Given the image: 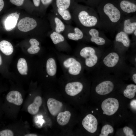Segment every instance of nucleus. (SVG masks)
Returning <instances> with one entry per match:
<instances>
[{"mask_svg":"<svg viewBox=\"0 0 136 136\" xmlns=\"http://www.w3.org/2000/svg\"><path fill=\"white\" fill-rule=\"evenodd\" d=\"M126 56L115 48L104 51L96 68L119 76L130 75L132 69L126 63Z\"/></svg>","mask_w":136,"mask_h":136,"instance_id":"f257e3e1","label":"nucleus"},{"mask_svg":"<svg viewBox=\"0 0 136 136\" xmlns=\"http://www.w3.org/2000/svg\"><path fill=\"white\" fill-rule=\"evenodd\" d=\"M55 52L62 69L63 77L67 79H75L84 75L85 69L80 60L75 56L66 54L58 51Z\"/></svg>","mask_w":136,"mask_h":136,"instance_id":"f03ea898","label":"nucleus"},{"mask_svg":"<svg viewBox=\"0 0 136 136\" xmlns=\"http://www.w3.org/2000/svg\"><path fill=\"white\" fill-rule=\"evenodd\" d=\"M104 52L92 46L80 45L75 50L74 55L81 61L85 70L91 72L98 66Z\"/></svg>","mask_w":136,"mask_h":136,"instance_id":"7ed1b4c3","label":"nucleus"},{"mask_svg":"<svg viewBox=\"0 0 136 136\" xmlns=\"http://www.w3.org/2000/svg\"><path fill=\"white\" fill-rule=\"evenodd\" d=\"M71 10L73 21L80 29L94 28L99 22L95 11L91 9L74 6Z\"/></svg>","mask_w":136,"mask_h":136,"instance_id":"20e7f679","label":"nucleus"},{"mask_svg":"<svg viewBox=\"0 0 136 136\" xmlns=\"http://www.w3.org/2000/svg\"><path fill=\"white\" fill-rule=\"evenodd\" d=\"M98 12L101 21L106 26H115L121 20V11L112 3L106 4L102 10Z\"/></svg>","mask_w":136,"mask_h":136,"instance_id":"39448f33","label":"nucleus"},{"mask_svg":"<svg viewBox=\"0 0 136 136\" xmlns=\"http://www.w3.org/2000/svg\"><path fill=\"white\" fill-rule=\"evenodd\" d=\"M49 33V37L57 51L67 53L70 52L71 48L62 34L52 30Z\"/></svg>","mask_w":136,"mask_h":136,"instance_id":"423d86ee","label":"nucleus"},{"mask_svg":"<svg viewBox=\"0 0 136 136\" xmlns=\"http://www.w3.org/2000/svg\"><path fill=\"white\" fill-rule=\"evenodd\" d=\"M62 34L66 40L75 41L84 40L89 41L87 37L80 28L71 25L66 24L65 29Z\"/></svg>","mask_w":136,"mask_h":136,"instance_id":"0eeeda50","label":"nucleus"},{"mask_svg":"<svg viewBox=\"0 0 136 136\" xmlns=\"http://www.w3.org/2000/svg\"><path fill=\"white\" fill-rule=\"evenodd\" d=\"M81 29L87 37L89 41L99 46H104L106 44V39L100 36L99 31L96 29L92 28Z\"/></svg>","mask_w":136,"mask_h":136,"instance_id":"6e6552de","label":"nucleus"},{"mask_svg":"<svg viewBox=\"0 0 136 136\" xmlns=\"http://www.w3.org/2000/svg\"><path fill=\"white\" fill-rule=\"evenodd\" d=\"M101 107L103 111V114L111 116L115 113L118 109L119 102L116 98H109L102 102Z\"/></svg>","mask_w":136,"mask_h":136,"instance_id":"1a4fd4ad","label":"nucleus"},{"mask_svg":"<svg viewBox=\"0 0 136 136\" xmlns=\"http://www.w3.org/2000/svg\"><path fill=\"white\" fill-rule=\"evenodd\" d=\"M56 59L54 51L53 54L47 59L45 65L47 77H49L53 78L56 77L57 71Z\"/></svg>","mask_w":136,"mask_h":136,"instance_id":"9d476101","label":"nucleus"},{"mask_svg":"<svg viewBox=\"0 0 136 136\" xmlns=\"http://www.w3.org/2000/svg\"><path fill=\"white\" fill-rule=\"evenodd\" d=\"M37 26L38 22L36 20L28 17L21 19L17 25L19 30L23 32H27L32 30Z\"/></svg>","mask_w":136,"mask_h":136,"instance_id":"9b49d317","label":"nucleus"},{"mask_svg":"<svg viewBox=\"0 0 136 136\" xmlns=\"http://www.w3.org/2000/svg\"><path fill=\"white\" fill-rule=\"evenodd\" d=\"M84 86L83 83L77 81L70 82L65 85V91L68 95L74 96L81 92L83 90Z\"/></svg>","mask_w":136,"mask_h":136,"instance_id":"f8f14e48","label":"nucleus"},{"mask_svg":"<svg viewBox=\"0 0 136 136\" xmlns=\"http://www.w3.org/2000/svg\"><path fill=\"white\" fill-rule=\"evenodd\" d=\"M82 124L84 128L90 133H94L97 130V120L92 114H89L86 115L83 119Z\"/></svg>","mask_w":136,"mask_h":136,"instance_id":"ddd939ff","label":"nucleus"},{"mask_svg":"<svg viewBox=\"0 0 136 136\" xmlns=\"http://www.w3.org/2000/svg\"><path fill=\"white\" fill-rule=\"evenodd\" d=\"M114 87V83L110 80H107L103 81L97 84L95 90L97 93L103 95L111 92Z\"/></svg>","mask_w":136,"mask_h":136,"instance_id":"4468645a","label":"nucleus"},{"mask_svg":"<svg viewBox=\"0 0 136 136\" xmlns=\"http://www.w3.org/2000/svg\"><path fill=\"white\" fill-rule=\"evenodd\" d=\"M49 19L52 30L62 34L65 28L64 23L54 13L50 15Z\"/></svg>","mask_w":136,"mask_h":136,"instance_id":"2eb2a0df","label":"nucleus"},{"mask_svg":"<svg viewBox=\"0 0 136 136\" xmlns=\"http://www.w3.org/2000/svg\"><path fill=\"white\" fill-rule=\"evenodd\" d=\"M115 41L123 47V53L126 56L125 51L129 48L131 43L128 35L123 31L119 32L115 36Z\"/></svg>","mask_w":136,"mask_h":136,"instance_id":"dca6fc26","label":"nucleus"},{"mask_svg":"<svg viewBox=\"0 0 136 136\" xmlns=\"http://www.w3.org/2000/svg\"><path fill=\"white\" fill-rule=\"evenodd\" d=\"M53 10V13L66 24H71L73 20L70 11L67 9L60 10L55 6L54 7Z\"/></svg>","mask_w":136,"mask_h":136,"instance_id":"f3484780","label":"nucleus"},{"mask_svg":"<svg viewBox=\"0 0 136 136\" xmlns=\"http://www.w3.org/2000/svg\"><path fill=\"white\" fill-rule=\"evenodd\" d=\"M47 105L50 113L54 116L57 115L60 112L63 106L62 102L53 98L48 99Z\"/></svg>","mask_w":136,"mask_h":136,"instance_id":"a211bd4d","label":"nucleus"},{"mask_svg":"<svg viewBox=\"0 0 136 136\" xmlns=\"http://www.w3.org/2000/svg\"><path fill=\"white\" fill-rule=\"evenodd\" d=\"M19 17V14L13 13L9 14L6 18L4 22L6 30L10 31L16 27Z\"/></svg>","mask_w":136,"mask_h":136,"instance_id":"6ab92c4d","label":"nucleus"},{"mask_svg":"<svg viewBox=\"0 0 136 136\" xmlns=\"http://www.w3.org/2000/svg\"><path fill=\"white\" fill-rule=\"evenodd\" d=\"M6 99L8 102L17 106L21 105L23 101L21 94L17 91L10 92L7 95Z\"/></svg>","mask_w":136,"mask_h":136,"instance_id":"aec40b11","label":"nucleus"},{"mask_svg":"<svg viewBox=\"0 0 136 136\" xmlns=\"http://www.w3.org/2000/svg\"><path fill=\"white\" fill-rule=\"evenodd\" d=\"M42 103V97L38 96L35 98L33 102L29 105L27 108L28 112L32 115H35L38 112L39 108Z\"/></svg>","mask_w":136,"mask_h":136,"instance_id":"412c9836","label":"nucleus"},{"mask_svg":"<svg viewBox=\"0 0 136 136\" xmlns=\"http://www.w3.org/2000/svg\"><path fill=\"white\" fill-rule=\"evenodd\" d=\"M120 7L122 10L127 13H134L136 11V5L129 1L123 0L120 3Z\"/></svg>","mask_w":136,"mask_h":136,"instance_id":"4be33fe9","label":"nucleus"},{"mask_svg":"<svg viewBox=\"0 0 136 136\" xmlns=\"http://www.w3.org/2000/svg\"><path fill=\"white\" fill-rule=\"evenodd\" d=\"M136 29V22L128 18L124 20L123 31L128 35L132 33Z\"/></svg>","mask_w":136,"mask_h":136,"instance_id":"5701e85b","label":"nucleus"},{"mask_svg":"<svg viewBox=\"0 0 136 136\" xmlns=\"http://www.w3.org/2000/svg\"><path fill=\"white\" fill-rule=\"evenodd\" d=\"M0 50L3 54L8 56L12 53L14 49L10 42L6 40H3L0 42Z\"/></svg>","mask_w":136,"mask_h":136,"instance_id":"b1692460","label":"nucleus"},{"mask_svg":"<svg viewBox=\"0 0 136 136\" xmlns=\"http://www.w3.org/2000/svg\"><path fill=\"white\" fill-rule=\"evenodd\" d=\"M71 116V113L68 111L60 112L58 114L57 117V121L58 123L61 126L66 125L69 122Z\"/></svg>","mask_w":136,"mask_h":136,"instance_id":"393cba45","label":"nucleus"},{"mask_svg":"<svg viewBox=\"0 0 136 136\" xmlns=\"http://www.w3.org/2000/svg\"><path fill=\"white\" fill-rule=\"evenodd\" d=\"M30 47L27 50L28 52L30 54H35L38 53L40 50V43L37 39L32 38L29 41Z\"/></svg>","mask_w":136,"mask_h":136,"instance_id":"a878e982","label":"nucleus"},{"mask_svg":"<svg viewBox=\"0 0 136 136\" xmlns=\"http://www.w3.org/2000/svg\"><path fill=\"white\" fill-rule=\"evenodd\" d=\"M17 68L20 74L22 75L27 74L28 67L26 61L23 58H20L18 60Z\"/></svg>","mask_w":136,"mask_h":136,"instance_id":"bb28decb","label":"nucleus"},{"mask_svg":"<svg viewBox=\"0 0 136 136\" xmlns=\"http://www.w3.org/2000/svg\"><path fill=\"white\" fill-rule=\"evenodd\" d=\"M71 0H56V7L61 10L67 9L70 11L72 8Z\"/></svg>","mask_w":136,"mask_h":136,"instance_id":"cd10ccee","label":"nucleus"},{"mask_svg":"<svg viewBox=\"0 0 136 136\" xmlns=\"http://www.w3.org/2000/svg\"><path fill=\"white\" fill-rule=\"evenodd\" d=\"M136 92V85L130 84L127 85L126 88L124 90L123 94L124 96L129 98L134 97Z\"/></svg>","mask_w":136,"mask_h":136,"instance_id":"c85d7f7f","label":"nucleus"},{"mask_svg":"<svg viewBox=\"0 0 136 136\" xmlns=\"http://www.w3.org/2000/svg\"><path fill=\"white\" fill-rule=\"evenodd\" d=\"M114 129L111 125L106 124L103 127L99 136H107L109 134L113 133Z\"/></svg>","mask_w":136,"mask_h":136,"instance_id":"c756f323","label":"nucleus"},{"mask_svg":"<svg viewBox=\"0 0 136 136\" xmlns=\"http://www.w3.org/2000/svg\"><path fill=\"white\" fill-rule=\"evenodd\" d=\"M13 132L10 129H5L0 131V136H13Z\"/></svg>","mask_w":136,"mask_h":136,"instance_id":"7c9ffc66","label":"nucleus"},{"mask_svg":"<svg viewBox=\"0 0 136 136\" xmlns=\"http://www.w3.org/2000/svg\"><path fill=\"white\" fill-rule=\"evenodd\" d=\"M124 132L126 136H134L132 129L127 126L124 127L123 129Z\"/></svg>","mask_w":136,"mask_h":136,"instance_id":"2f4dec72","label":"nucleus"},{"mask_svg":"<svg viewBox=\"0 0 136 136\" xmlns=\"http://www.w3.org/2000/svg\"><path fill=\"white\" fill-rule=\"evenodd\" d=\"M24 0H10V2L13 5L18 6H22Z\"/></svg>","mask_w":136,"mask_h":136,"instance_id":"473e14b6","label":"nucleus"},{"mask_svg":"<svg viewBox=\"0 0 136 136\" xmlns=\"http://www.w3.org/2000/svg\"><path fill=\"white\" fill-rule=\"evenodd\" d=\"M135 68L134 69L132 68L130 74L132 75V79L134 82V83L136 84V72L135 69Z\"/></svg>","mask_w":136,"mask_h":136,"instance_id":"72a5a7b5","label":"nucleus"},{"mask_svg":"<svg viewBox=\"0 0 136 136\" xmlns=\"http://www.w3.org/2000/svg\"><path fill=\"white\" fill-rule=\"evenodd\" d=\"M53 0H41L42 4L44 6H47L51 3Z\"/></svg>","mask_w":136,"mask_h":136,"instance_id":"f704fd0d","label":"nucleus"},{"mask_svg":"<svg viewBox=\"0 0 136 136\" xmlns=\"http://www.w3.org/2000/svg\"><path fill=\"white\" fill-rule=\"evenodd\" d=\"M130 105L131 108L134 110L136 109V100L134 99L132 100L130 102Z\"/></svg>","mask_w":136,"mask_h":136,"instance_id":"c9c22d12","label":"nucleus"},{"mask_svg":"<svg viewBox=\"0 0 136 136\" xmlns=\"http://www.w3.org/2000/svg\"><path fill=\"white\" fill-rule=\"evenodd\" d=\"M34 6L36 7H39L40 5L41 0H32Z\"/></svg>","mask_w":136,"mask_h":136,"instance_id":"e433bc0d","label":"nucleus"},{"mask_svg":"<svg viewBox=\"0 0 136 136\" xmlns=\"http://www.w3.org/2000/svg\"><path fill=\"white\" fill-rule=\"evenodd\" d=\"M4 5V3L3 0H0V12L3 9Z\"/></svg>","mask_w":136,"mask_h":136,"instance_id":"4c0bfd02","label":"nucleus"},{"mask_svg":"<svg viewBox=\"0 0 136 136\" xmlns=\"http://www.w3.org/2000/svg\"><path fill=\"white\" fill-rule=\"evenodd\" d=\"M3 64L2 59L0 53V66H1Z\"/></svg>","mask_w":136,"mask_h":136,"instance_id":"58836bf2","label":"nucleus"},{"mask_svg":"<svg viewBox=\"0 0 136 136\" xmlns=\"http://www.w3.org/2000/svg\"><path fill=\"white\" fill-rule=\"evenodd\" d=\"M37 135L36 134L32 133L27 134L24 135L25 136H36Z\"/></svg>","mask_w":136,"mask_h":136,"instance_id":"ea45409f","label":"nucleus"},{"mask_svg":"<svg viewBox=\"0 0 136 136\" xmlns=\"http://www.w3.org/2000/svg\"><path fill=\"white\" fill-rule=\"evenodd\" d=\"M133 33H134V36L135 37L136 36V29L134 30Z\"/></svg>","mask_w":136,"mask_h":136,"instance_id":"a19ab883","label":"nucleus"},{"mask_svg":"<svg viewBox=\"0 0 136 136\" xmlns=\"http://www.w3.org/2000/svg\"><path fill=\"white\" fill-rule=\"evenodd\" d=\"M92 113H93V111H92Z\"/></svg>","mask_w":136,"mask_h":136,"instance_id":"79ce46f5","label":"nucleus"},{"mask_svg":"<svg viewBox=\"0 0 136 136\" xmlns=\"http://www.w3.org/2000/svg\"><path fill=\"white\" fill-rule=\"evenodd\" d=\"M96 110H98L97 109H96Z\"/></svg>","mask_w":136,"mask_h":136,"instance_id":"37998d69","label":"nucleus"}]
</instances>
